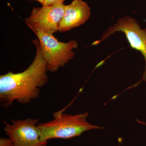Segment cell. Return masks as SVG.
Listing matches in <instances>:
<instances>
[{
  "label": "cell",
  "mask_w": 146,
  "mask_h": 146,
  "mask_svg": "<svg viewBox=\"0 0 146 146\" xmlns=\"http://www.w3.org/2000/svg\"><path fill=\"white\" fill-rule=\"evenodd\" d=\"M33 43L36 47V54L30 65L23 72H10L0 76V106L7 108L16 101L21 104H28L36 99L40 88L48 83V67L38 39Z\"/></svg>",
  "instance_id": "obj_1"
},
{
  "label": "cell",
  "mask_w": 146,
  "mask_h": 146,
  "mask_svg": "<svg viewBox=\"0 0 146 146\" xmlns=\"http://www.w3.org/2000/svg\"><path fill=\"white\" fill-rule=\"evenodd\" d=\"M89 115L87 111L75 115L65 114L63 110L54 112V119L37 124L41 133V141L48 142L52 138L70 139L80 136L87 131L105 129L88 123L86 119Z\"/></svg>",
  "instance_id": "obj_2"
},
{
  "label": "cell",
  "mask_w": 146,
  "mask_h": 146,
  "mask_svg": "<svg viewBox=\"0 0 146 146\" xmlns=\"http://www.w3.org/2000/svg\"><path fill=\"white\" fill-rule=\"evenodd\" d=\"M34 33L40 43L49 72H56L59 68L64 67L75 56L73 50L78 47L76 40L62 42L53 35L41 31Z\"/></svg>",
  "instance_id": "obj_3"
},
{
  "label": "cell",
  "mask_w": 146,
  "mask_h": 146,
  "mask_svg": "<svg viewBox=\"0 0 146 146\" xmlns=\"http://www.w3.org/2000/svg\"><path fill=\"white\" fill-rule=\"evenodd\" d=\"M65 12V5L33 7L25 23L33 32L41 31L53 35L58 31V27Z\"/></svg>",
  "instance_id": "obj_4"
},
{
  "label": "cell",
  "mask_w": 146,
  "mask_h": 146,
  "mask_svg": "<svg viewBox=\"0 0 146 146\" xmlns=\"http://www.w3.org/2000/svg\"><path fill=\"white\" fill-rule=\"evenodd\" d=\"M11 124L4 121V130L13 140L14 146H47L48 142L41 140V133L37 126L38 119H11Z\"/></svg>",
  "instance_id": "obj_5"
},
{
  "label": "cell",
  "mask_w": 146,
  "mask_h": 146,
  "mask_svg": "<svg viewBox=\"0 0 146 146\" xmlns=\"http://www.w3.org/2000/svg\"><path fill=\"white\" fill-rule=\"evenodd\" d=\"M116 32L124 33L131 48L139 51L143 55L145 67L142 80L146 81V29H141L137 21L133 18L128 16L123 17L104 33L101 39L96 43V44L104 41Z\"/></svg>",
  "instance_id": "obj_6"
},
{
  "label": "cell",
  "mask_w": 146,
  "mask_h": 146,
  "mask_svg": "<svg viewBox=\"0 0 146 146\" xmlns=\"http://www.w3.org/2000/svg\"><path fill=\"white\" fill-rule=\"evenodd\" d=\"M91 15V10L87 3L83 0H74L70 4L65 5V12L58 27L61 32L85 23Z\"/></svg>",
  "instance_id": "obj_7"
},
{
  "label": "cell",
  "mask_w": 146,
  "mask_h": 146,
  "mask_svg": "<svg viewBox=\"0 0 146 146\" xmlns=\"http://www.w3.org/2000/svg\"><path fill=\"white\" fill-rule=\"evenodd\" d=\"M65 0H46L42 5L43 6H52L64 4Z\"/></svg>",
  "instance_id": "obj_8"
},
{
  "label": "cell",
  "mask_w": 146,
  "mask_h": 146,
  "mask_svg": "<svg viewBox=\"0 0 146 146\" xmlns=\"http://www.w3.org/2000/svg\"><path fill=\"white\" fill-rule=\"evenodd\" d=\"M0 146H14L13 140L9 138H0Z\"/></svg>",
  "instance_id": "obj_9"
},
{
  "label": "cell",
  "mask_w": 146,
  "mask_h": 146,
  "mask_svg": "<svg viewBox=\"0 0 146 146\" xmlns=\"http://www.w3.org/2000/svg\"><path fill=\"white\" fill-rule=\"evenodd\" d=\"M29 1H37L39 2V3H40L42 4V5L45 2V1L46 0H29Z\"/></svg>",
  "instance_id": "obj_10"
}]
</instances>
